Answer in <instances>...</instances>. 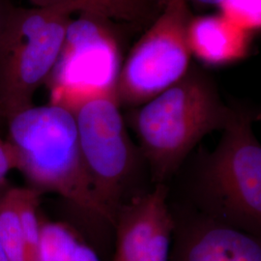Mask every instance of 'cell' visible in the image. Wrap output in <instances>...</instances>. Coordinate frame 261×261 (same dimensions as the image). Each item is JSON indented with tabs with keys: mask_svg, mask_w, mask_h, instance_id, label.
<instances>
[{
	"mask_svg": "<svg viewBox=\"0 0 261 261\" xmlns=\"http://www.w3.org/2000/svg\"><path fill=\"white\" fill-rule=\"evenodd\" d=\"M251 34L218 13L193 17L188 39L192 55L199 60L209 65H225L247 56Z\"/></svg>",
	"mask_w": 261,
	"mask_h": 261,
	"instance_id": "30bf717a",
	"label": "cell"
},
{
	"mask_svg": "<svg viewBox=\"0 0 261 261\" xmlns=\"http://www.w3.org/2000/svg\"><path fill=\"white\" fill-rule=\"evenodd\" d=\"M236 115L222 100L213 80L190 67L176 84L140 106L133 125L153 176L163 183L200 140L224 130Z\"/></svg>",
	"mask_w": 261,
	"mask_h": 261,
	"instance_id": "6da1fadb",
	"label": "cell"
},
{
	"mask_svg": "<svg viewBox=\"0 0 261 261\" xmlns=\"http://www.w3.org/2000/svg\"><path fill=\"white\" fill-rule=\"evenodd\" d=\"M12 5L13 4L10 2L9 0H0V27Z\"/></svg>",
	"mask_w": 261,
	"mask_h": 261,
	"instance_id": "ac0fdd59",
	"label": "cell"
},
{
	"mask_svg": "<svg viewBox=\"0 0 261 261\" xmlns=\"http://www.w3.org/2000/svg\"><path fill=\"white\" fill-rule=\"evenodd\" d=\"M71 21L59 59L49 77L53 93L71 94L116 89L120 54L105 18L82 13Z\"/></svg>",
	"mask_w": 261,
	"mask_h": 261,
	"instance_id": "52a82bcc",
	"label": "cell"
},
{
	"mask_svg": "<svg viewBox=\"0 0 261 261\" xmlns=\"http://www.w3.org/2000/svg\"><path fill=\"white\" fill-rule=\"evenodd\" d=\"M13 188L0 183V247L10 261H28Z\"/></svg>",
	"mask_w": 261,
	"mask_h": 261,
	"instance_id": "7c38bea8",
	"label": "cell"
},
{
	"mask_svg": "<svg viewBox=\"0 0 261 261\" xmlns=\"http://www.w3.org/2000/svg\"><path fill=\"white\" fill-rule=\"evenodd\" d=\"M206 159L196 187L206 218L258 236L261 229V146L252 117L237 112Z\"/></svg>",
	"mask_w": 261,
	"mask_h": 261,
	"instance_id": "277c9868",
	"label": "cell"
},
{
	"mask_svg": "<svg viewBox=\"0 0 261 261\" xmlns=\"http://www.w3.org/2000/svg\"><path fill=\"white\" fill-rule=\"evenodd\" d=\"M174 233L169 261H261L258 236L206 217Z\"/></svg>",
	"mask_w": 261,
	"mask_h": 261,
	"instance_id": "9c48e42d",
	"label": "cell"
},
{
	"mask_svg": "<svg viewBox=\"0 0 261 261\" xmlns=\"http://www.w3.org/2000/svg\"><path fill=\"white\" fill-rule=\"evenodd\" d=\"M51 103L73 113L94 200L103 221L114 225L136 160L116 89L58 95Z\"/></svg>",
	"mask_w": 261,
	"mask_h": 261,
	"instance_id": "5b68a950",
	"label": "cell"
},
{
	"mask_svg": "<svg viewBox=\"0 0 261 261\" xmlns=\"http://www.w3.org/2000/svg\"><path fill=\"white\" fill-rule=\"evenodd\" d=\"M13 193L21 224L28 261H37L41 236L38 207L41 195L29 187H14Z\"/></svg>",
	"mask_w": 261,
	"mask_h": 261,
	"instance_id": "4fadbf2b",
	"label": "cell"
},
{
	"mask_svg": "<svg viewBox=\"0 0 261 261\" xmlns=\"http://www.w3.org/2000/svg\"><path fill=\"white\" fill-rule=\"evenodd\" d=\"M127 57L116 84L118 102L140 107L176 84L190 68L193 18L188 0H170Z\"/></svg>",
	"mask_w": 261,
	"mask_h": 261,
	"instance_id": "8992f818",
	"label": "cell"
},
{
	"mask_svg": "<svg viewBox=\"0 0 261 261\" xmlns=\"http://www.w3.org/2000/svg\"><path fill=\"white\" fill-rule=\"evenodd\" d=\"M6 126L17 170L29 188L40 195L56 193L84 213L102 218L84 168L72 112L56 103L32 106L14 115Z\"/></svg>",
	"mask_w": 261,
	"mask_h": 261,
	"instance_id": "7a4b0ae2",
	"label": "cell"
},
{
	"mask_svg": "<svg viewBox=\"0 0 261 261\" xmlns=\"http://www.w3.org/2000/svg\"><path fill=\"white\" fill-rule=\"evenodd\" d=\"M37 261H100V258L70 226L44 222L41 223Z\"/></svg>",
	"mask_w": 261,
	"mask_h": 261,
	"instance_id": "8fae6325",
	"label": "cell"
},
{
	"mask_svg": "<svg viewBox=\"0 0 261 261\" xmlns=\"http://www.w3.org/2000/svg\"><path fill=\"white\" fill-rule=\"evenodd\" d=\"M17 169V156L12 145L0 137V183L6 181L10 172Z\"/></svg>",
	"mask_w": 261,
	"mask_h": 261,
	"instance_id": "2e32d148",
	"label": "cell"
},
{
	"mask_svg": "<svg viewBox=\"0 0 261 261\" xmlns=\"http://www.w3.org/2000/svg\"><path fill=\"white\" fill-rule=\"evenodd\" d=\"M35 7H51L61 4L75 3L83 7V13L98 15L99 9L96 0H28Z\"/></svg>",
	"mask_w": 261,
	"mask_h": 261,
	"instance_id": "e0dca14e",
	"label": "cell"
},
{
	"mask_svg": "<svg viewBox=\"0 0 261 261\" xmlns=\"http://www.w3.org/2000/svg\"><path fill=\"white\" fill-rule=\"evenodd\" d=\"M0 261H10L1 247H0Z\"/></svg>",
	"mask_w": 261,
	"mask_h": 261,
	"instance_id": "ffe728a7",
	"label": "cell"
},
{
	"mask_svg": "<svg viewBox=\"0 0 261 261\" xmlns=\"http://www.w3.org/2000/svg\"><path fill=\"white\" fill-rule=\"evenodd\" d=\"M101 17L121 19L125 21H140L150 10L152 0H96Z\"/></svg>",
	"mask_w": 261,
	"mask_h": 261,
	"instance_id": "9a60e30c",
	"label": "cell"
},
{
	"mask_svg": "<svg viewBox=\"0 0 261 261\" xmlns=\"http://www.w3.org/2000/svg\"><path fill=\"white\" fill-rule=\"evenodd\" d=\"M75 3L23 8L12 5L0 27V125L34 106L65 43Z\"/></svg>",
	"mask_w": 261,
	"mask_h": 261,
	"instance_id": "3957f363",
	"label": "cell"
},
{
	"mask_svg": "<svg viewBox=\"0 0 261 261\" xmlns=\"http://www.w3.org/2000/svg\"><path fill=\"white\" fill-rule=\"evenodd\" d=\"M168 1H170V0H157V2H161L163 5H165L166 3H168Z\"/></svg>",
	"mask_w": 261,
	"mask_h": 261,
	"instance_id": "44dd1931",
	"label": "cell"
},
{
	"mask_svg": "<svg viewBox=\"0 0 261 261\" xmlns=\"http://www.w3.org/2000/svg\"><path fill=\"white\" fill-rule=\"evenodd\" d=\"M167 195L166 186L158 183L152 192L121 204L112 261H169L175 223Z\"/></svg>",
	"mask_w": 261,
	"mask_h": 261,
	"instance_id": "ba28073f",
	"label": "cell"
},
{
	"mask_svg": "<svg viewBox=\"0 0 261 261\" xmlns=\"http://www.w3.org/2000/svg\"><path fill=\"white\" fill-rule=\"evenodd\" d=\"M198 3H201V4H205V5H216L218 6L219 3L222 1V0H195Z\"/></svg>",
	"mask_w": 261,
	"mask_h": 261,
	"instance_id": "d6986e66",
	"label": "cell"
},
{
	"mask_svg": "<svg viewBox=\"0 0 261 261\" xmlns=\"http://www.w3.org/2000/svg\"><path fill=\"white\" fill-rule=\"evenodd\" d=\"M220 14L236 27L252 33L261 27V0H222Z\"/></svg>",
	"mask_w": 261,
	"mask_h": 261,
	"instance_id": "5bb4252c",
	"label": "cell"
}]
</instances>
